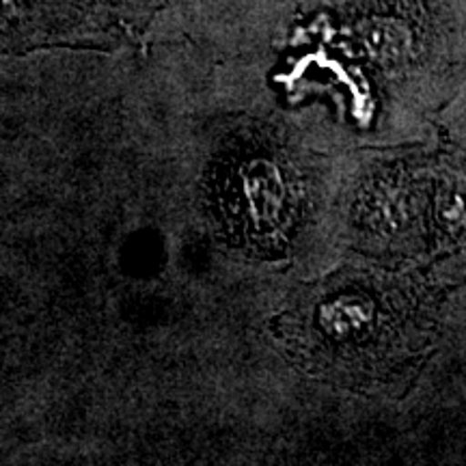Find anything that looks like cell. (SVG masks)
Instances as JSON below:
<instances>
[{
    "label": "cell",
    "mask_w": 466,
    "mask_h": 466,
    "mask_svg": "<svg viewBox=\"0 0 466 466\" xmlns=\"http://www.w3.org/2000/svg\"><path fill=\"white\" fill-rule=\"evenodd\" d=\"M291 182L294 171L275 149L242 147L231 154L212 175L220 229L244 250H277L296 218Z\"/></svg>",
    "instance_id": "1"
}]
</instances>
